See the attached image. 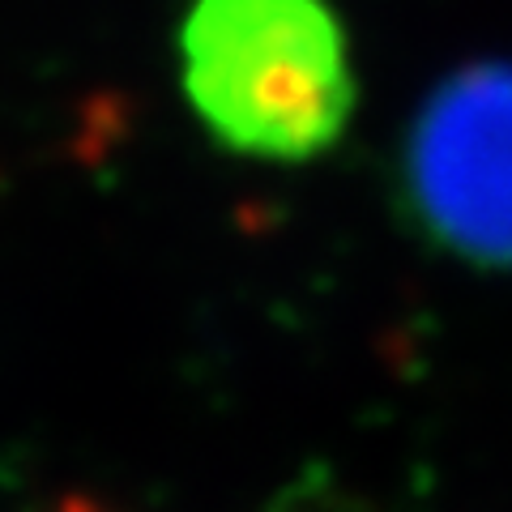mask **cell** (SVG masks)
<instances>
[{
    "label": "cell",
    "instance_id": "cell-2",
    "mask_svg": "<svg viewBox=\"0 0 512 512\" xmlns=\"http://www.w3.org/2000/svg\"><path fill=\"white\" fill-rule=\"evenodd\" d=\"M414 231L478 269H512V64L448 73L414 111L402 146Z\"/></svg>",
    "mask_w": 512,
    "mask_h": 512
},
{
    "label": "cell",
    "instance_id": "cell-1",
    "mask_svg": "<svg viewBox=\"0 0 512 512\" xmlns=\"http://www.w3.org/2000/svg\"><path fill=\"white\" fill-rule=\"evenodd\" d=\"M180 86L218 146L312 163L355 116V64L329 0H192Z\"/></svg>",
    "mask_w": 512,
    "mask_h": 512
}]
</instances>
